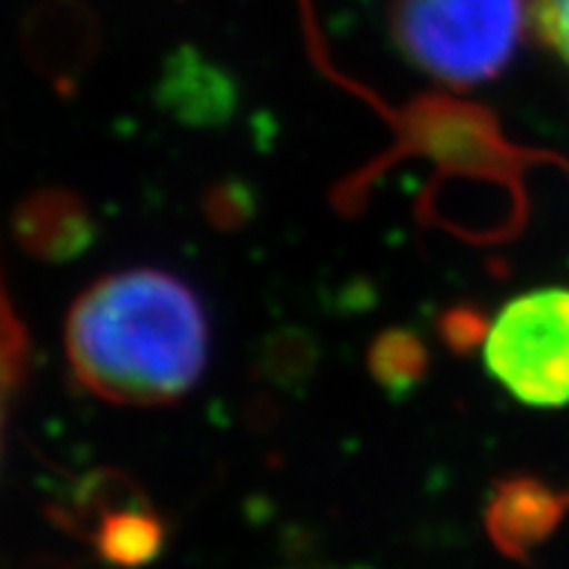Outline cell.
Returning <instances> with one entry per match:
<instances>
[{"label": "cell", "mask_w": 569, "mask_h": 569, "mask_svg": "<svg viewBox=\"0 0 569 569\" xmlns=\"http://www.w3.org/2000/svg\"><path fill=\"white\" fill-rule=\"evenodd\" d=\"M76 382L113 405L153 408L194 390L209 365V316L162 269H124L87 287L64 330Z\"/></svg>", "instance_id": "obj_1"}, {"label": "cell", "mask_w": 569, "mask_h": 569, "mask_svg": "<svg viewBox=\"0 0 569 569\" xmlns=\"http://www.w3.org/2000/svg\"><path fill=\"white\" fill-rule=\"evenodd\" d=\"M529 0H390V32L413 67L475 87L509 67Z\"/></svg>", "instance_id": "obj_2"}, {"label": "cell", "mask_w": 569, "mask_h": 569, "mask_svg": "<svg viewBox=\"0 0 569 569\" xmlns=\"http://www.w3.org/2000/svg\"><path fill=\"white\" fill-rule=\"evenodd\" d=\"M491 379L529 408L569 405V289H532L506 303L483 350Z\"/></svg>", "instance_id": "obj_3"}, {"label": "cell", "mask_w": 569, "mask_h": 569, "mask_svg": "<svg viewBox=\"0 0 569 569\" xmlns=\"http://www.w3.org/2000/svg\"><path fill=\"white\" fill-rule=\"evenodd\" d=\"M569 512V491L552 489L535 477L500 480L486 506V529L509 558H527L556 532Z\"/></svg>", "instance_id": "obj_4"}, {"label": "cell", "mask_w": 569, "mask_h": 569, "mask_svg": "<svg viewBox=\"0 0 569 569\" xmlns=\"http://www.w3.org/2000/svg\"><path fill=\"white\" fill-rule=\"evenodd\" d=\"M12 229L32 258L52 263L79 258L96 240L93 217L81 197L67 188L32 191L14 211Z\"/></svg>", "instance_id": "obj_5"}, {"label": "cell", "mask_w": 569, "mask_h": 569, "mask_svg": "<svg viewBox=\"0 0 569 569\" xmlns=\"http://www.w3.org/2000/svg\"><path fill=\"white\" fill-rule=\"evenodd\" d=\"M159 99L177 119L191 124H217L238 104L234 81L197 50L173 52L166 67Z\"/></svg>", "instance_id": "obj_6"}, {"label": "cell", "mask_w": 569, "mask_h": 569, "mask_svg": "<svg viewBox=\"0 0 569 569\" xmlns=\"http://www.w3.org/2000/svg\"><path fill=\"white\" fill-rule=\"evenodd\" d=\"M368 368L388 397H405L428 376L426 341L405 327L379 332L370 345Z\"/></svg>", "instance_id": "obj_7"}, {"label": "cell", "mask_w": 569, "mask_h": 569, "mask_svg": "<svg viewBox=\"0 0 569 569\" xmlns=\"http://www.w3.org/2000/svg\"><path fill=\"white\" fill-rule=\"evenodd\" d=\"M162 541H166L162 520L142 503L104 515L99 535H96L101 556L113 563H122V567L148 563L162 549Z\"/></svg>", "instance_id": "obj_8"}, {"label": "cell", "mask_w": 569, "mask_h": 569, "mask_svg": "<svg viewBox=\"0 0 569 569\" xmlns=\"http://www.w3.org/2000/svg\"><path fill=\"white\" fill-rule=\"evenodd\" d=\"M27 330L18 321L7 292L0 287V426L7 417L9 399L14 397V390L23 379V370H27Z\"/></svg>", "instance_id": "obj_9"}, {"label": "cell", "mask_w": 569, "mask_h": 569, "mask_svg": "<svg viewBox=\"0 0 569 569\" xmlns=\"http://www.w3.org/2000/svg\"><path fill=\"white\" fill-rule=\"evenodd\" d=\"M529 18L541 41L569 67V0H529Z\"/></svg>", "instance_id": "obj_10"}, {"label": "cell", "mask_w": 569, "mask_h": 569, "mask_svg": "<svg viewBox=\"0 0 569 569\" xmlns=\"http://www.w3.org/2000/svg\"><path fill=\"white\" fill-rule=\"evenodd\" d=\"M437 330L455 353H469L489 336L483 312L475 310V307H455V310L442 312Z\"/></svg>", "instance_id": "obj_11"}, {"label": "cell", "mask_w": 569, "mask_h": 569, "mask_svg": "<svg viewBox=\"0 0 569 569\" xmlns=\"http://www.w3.org/2000/svg\"><path fill=\"white\" fill-rule=\"evenodd\" d=\"M252 211L249 191L243 186H220L209 197V214L217 226H240Z\"/></svg>", "instance_id": "obj_12"}]
</instances>
